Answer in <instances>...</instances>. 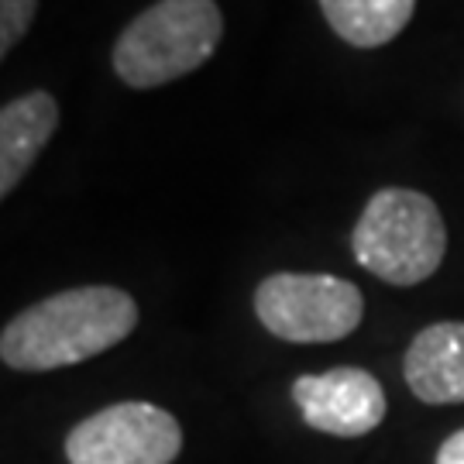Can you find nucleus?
<instances>
[{"label": "nucleus", "instance_id": "6e6552de", "mask_svg": "<svg viewBox=\"0 0 464 464\" xmlns=\"http://www.w3.org/2000/svg\"><path fill=\"white\" fill-rule=\"evenodd\" d=\"M59 128V103L45 90L4 103L0 111V197H11Z\"/></svg>", "mask_w": 464, "mask_h": 464}, {"label": "nucleus", "instance_id": "f03ea898", "mask_svg": "<svg viewBox=\"0 0 464 464\" xmlns=\"http://www.w3.org/2000/svg\"><path fill=\"white\" fill-rule=\"evenodd\" d=\"M224 14L217 0H159L114 45V72L134 90H155L197 72L217 52Z\"/></svg>", "mask_w": 464, "mask_h": 464}, {"label": "nucleus", "instance_id": "9b49d317", "mask_svg": "<svg viewBox=\"0 0 464 464\" xmlns=\"http://www.w3.org/2000/svg\"><path fill=\"white\" fill-rule=\"evenodd\" d=\"M437 464H464V430L450 433L437 450Z\"/></svg>", "mask_w": 464, "mask_h": 464}, {"label": "nucleus", "instance_id": "7ed1b4c3", "mask_svg": "<svg viewBox=\"0 0 464 464\" xmlns=\"http://www.w3.org/2000/svg\"><path fill=\"white\" fill-rule=\"evenodd\" d=\"M358 266L389 285L430 279L448 251V227L427 193L389 186L365 203L351 231Z\"/></svg>", "mask_w": 464, "mask_h": 464}, {"label": "nucleus", "instance_id": "1a4fd4ad", "mask_svg": "<svg viewBox=\"0 0 464 464\" xmlns=\"http://www.w3.org/2000/svg\"><path fill=\"white\" fill-rule=\"evenodd\" d=\"M337 38L354 49H382L396 38L416 11V0H320Z\"/></svg>", "mask_w": 464, "mask_h": 464}, {"label": "nucleus", "instance_id": "f257e3e1", "mask_svg": "<svg viewBox=\"0 0 464 464\" xmlns=\"http://www.w3.org/2000/svg\"><path fill=\"white\" fill-rule=\"evenodd\" d=\"M138 324V306L114 285H80L34 303L4 327L0 358L17 372L80 365L121 344Z\"/></svg>", "mask_w": 464, "mask_h": 464}, {"label": "nucleus", "instance_id": "423d86ee", "mask_svg": "<svg viewBox=\"0 0 464 464\" xmlns=\"http://www.w3.org/2000/svg\"><path fill=\"white\" fill-rule=\"evenodd\" d=\"M303 420L320 433L365 437L385 420V392L365 368H331L293 382Z\"/></svg>", "mask_w": 464, "mask_h": 464}, {"label": "nucleus", "instance_id": "9d476101", "mask_svg": "<svg viewBox=\"0 0 464 464\" xmlns=\"http://www.w3.org/2000/svg\"><path fill=\"white\" fill-rule=\"evenodd\" d=\"M38 0H0V55H11L24 32L32 28Z\"/></svg>", "mask_w": 464, "mask_h": 464}, {"label": "nucleus", "instance_id": "39448f33", "mask_svg": "<svg viewBox=\"0 0 464 464\" xmlns=\"http://www.w3.org/2000/svg\"><path fill=\"white\" fill-rule=\"evenodd\" d=\"M183 450L179 420L151 402H117L66 437L69 464H172Z\"/></svg>", "mask_w": 464, "mask_h": 464}, {"label": "nucleus", "instance_id": "20e7f679", "mask_svg": "<svg viewBox=\"0 0 464 464\" xmlns=\"http://www.w3.org/2000/svg\"><path fill=\"white\" fill-rule=\"evenodd\" d=\"M255 314L268 334L293 344H331L358 331L362 289L320 272H276L255 293Z\"/></svg>", "mask_w": 464, "mask_h": 464}, {"label": "nucleus", "instance_id": "0eeeda50", "mask_svg": "<svg viewBox=\"0 0 464 464\" xmlns=\"http://www.w3.org/2000/svg\"><path fill=\"white\" fill-rule=\"evenodd\" d=\"M406 382L427 406L464 402V324L444 320L413 337L406 351Z\"/></svg>", "mask_w": 464, "mask_h": 464}]
</instances>
